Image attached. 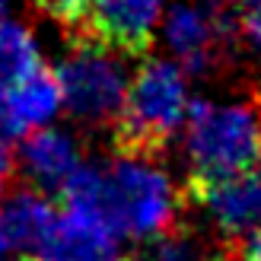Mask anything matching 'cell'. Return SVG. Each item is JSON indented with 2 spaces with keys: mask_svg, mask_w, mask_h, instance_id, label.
<instances>
[{
  "mask_svg": "<svg viewBox=\"0 0 261 261\" xmlns=\"http://www.w3.org/2000/svg\"><path fill=\"white\" fill-rule=\"evenodd\" d=\"M67 211L93 214L115 236L150 242L172 232L181 194L166 169L147 156H118L112 166H80L61 191Z\"/></svg>",
  "mask_w": 261,
  "mask_h": 261,
  "instance_id": "6da1fadb",
  "label": "cell"
},
{
  "mask_svg": "<svg viewBox=\"0 0 261 261\" xmlns=\"http://www.w3.org/2000/svg\"><path fill=\"white\" fill-rule=\"evenodd\" d=\"M181 134L191 181L261 169V102L252 96L191 99Z\"/></svg>",
  "mask_w": 261,
  "mask_h": 261,
  "instance_id": "7a4b0ae2",
  "label": "cell"
},
{
  "mask_svg": "<svg viewBox=\"0 0 261 261\" xmlns=\"http://www.w3.org/2000/svg\"><path fill=\"white\" fill-rule=\"evenodd\" d=\"M191 109L188 76L175 61H143L127 83L124 109L115 121V147L121 156H147L166 147Z\"/></svg>",
  "mask_w": 261,
  "mask_h": 261,
  "instance_id": "3957f363",
  "label": "cell"
},
{
  "mask_svg": "<svg viewBox=\"0 0 261 261\" xmlns=\"http://www.w3.org/2000/svg\"><path fill=\"white\" fill-rule=\"evenodd\" d=\"M55 76L61 83L64 106L80 121L89 124L118 121L130 80L112 48L80 35L73 51L58 64Z\"/></svg>",
  "mask_w": 261,
  "mask_h": 261,
  "instance_id": "277c9868",
  "label": "cell"
},
{
  "mask_svg": "<svg viewBox=\"0 0 261 261\" xmlns=\"http://www.w3.org/2000/svg\"><path fill=\"white\" fill-rule=\"evenodd\" d=\"M163 35L169 51L175 55L178 67L185 73H204L207 67H214L223 55V48L229 45L232 25L223 16V10H217L214 4H175L169 7Z\"/></svg>",
  "mask_w": 261,
  "mask_h": 261,
  "instance_id": "5b68a950",
  "label": "cell"
},
{
  "mask_svg": "<svg viewBox=\"0 0 261 261\" xmlns=\"http://www.w3.org/2000/svg\"><path fill=\"white\" fill-rule=\"evenodd\" d=\"M191 194L211 226L226 239H249L261 226V169L211 181H191Z\"/></svg>",
  "mask_w": 261,
  "mask_h": 261,
  "instance_id": "8992f818",
  "label": "cell"
},
{
  "mask_svg": "<svg viewBox=\"0 0 261 261\" xmlns=\"http://www.w3.org/2000/svg\"><path fill=\"white\" fill-rule=\"evenodd\" d=\"M163 4L166 0H93L80 35L115 55H143L153 42Z\"/></svg>",
  "mask_w": 261,
  "mask_h": 261,
  "instance_id": "52a82bcc",
  "label": "cell"
},
{
  "mask_svg": "<svg viewBox=\"0 0 261 261\" xmlns=\"http://www.w3.org/2000/svg\"><path fill=\"white\" fill-rule=\"evenodd\" d=\"M61 106H64L61 83L45 67L19 83L0 89V140L42 130V124L55 118Z\"/></svg>",
  "mask_w": 261,
  "mask_h": 261,
  "instance_id": "ba28073f",
  "label": "cell"
},
{
  "mask_svg": "<svg viewBox=\"0 0 261 261\" xmlns=\"http://www.w3.org/2000/svg\"><path fill=\"white\" fill-rule=\"evenodd\" d=\"M55 226H58V211L42 191L16 188L0 201V239L13 252L42 258Z\"/></svg>",
  "mask_w": 261,
  "mask_h": 261,
  "instance_id": "9c48e42d",
  "label": "cell"
},
{
  "mask_svg": "<svg viewBox=\"0 0 261 261\" xmlns=\"http://www.w3.org/2000/svg\"><path fill=\"white\" fill-rule=\"evenodd\" d=\"M38 261H127L118 236L93 214L64 211Z\"/></svg>",
  "mask_w": 261,
  "mask_h": 261,
  "instance_id": "30bf717a",
  "label": "cell"
},
{
  "mask_svg": "<svg viewBox=\"0 0 261 261\" xmlns=\"http://www.w3.org/2000/svg\"><path fill=\"white\" fill-rule=\"evenodd\" d=\"M80 150L70 134L55 127L32 130L19 147V169L35 185V191H64L67 181L80 172Z\"/></svg>",
  "mask_w": 261,
  "mask_h": 261,
  "instance_id": "8fae6325",
  "label": "cell"
},
{
  "mask_svg": "<svg viewBox=\"0 0 261 261\" xmlns=\"http://www.w3.org/2000/svg\"><path fill=\"white\" fill-rule=\"evenodd\" d=\"M35 70H42V58L32 32L13 19H0V89L25 80Z\"/></svg>",
  "mask_w": 261,
  "mask_h": 261,
  "instance_id": "7c38bea8",
  "label": "cell"
},
{
  "mask_svg": "<svg viewBox=\"0 0 261 261\" xmlns=\"http://www.w3.org/2000/svg\"><path fill=\"white\" fill-rule=\"evenodd\" d=\"M134 261H204L198 242L181 236V232H166V236H156L150 242H143V249L137 252Z\"/></svg>",
  "mask_w": 261,
  "mask_h": 261,
  "instance_id": "4fadbf2b",
  "label": "cell"
},
{
  "mask_svg": "<svg viewBox=\"0 0 261 261\" xmlns=\"http://www.w3.org/2000/svg\"><path fill=\"white\" fill-rule=\"evenodd\" d=\"M242 29H245V38L261 51V0H255V4L249 7V13H245V22H242Z\"/></svg>",
  "mask_w": 261,
  "mask_h": 261,
  "instance_id": "5bb4252c",
  "label": "cell"
},
{
  "mask_svg": "<svg viewBox=\"0 0 261 261\" xmlns=\"http://www.w3.org/2000/svg\"><path fill=\"white\" fill-rule=\"evenodd\" d=\"M10 172H13V156H10V150H7V143L0 140V191L7 188Z\"/></svg>",
  "mask_w": 261,
  "mask_h": 261,
  "instance_id": "9a60e30c",
  "label": "cell"
},
{
  "mask_svg": "<svg viewBox=\"0 0 261 261\" xmlns=\"http://www.w3.org/2000/svg\"><path fill=\"white\" fill-rule=\"evenodd\" d=\"M245 261H261V226L245 242Z\"/></svg>",
  "mask_w": 261,
  "mask_h": 261,
  "instance_id": "2e32d148",
  "label": "cell"
},
{
  "mask_svg": "<svg viewBox=\"0 0 261 261\" xmlns=\"http://www.w3.org/2000/svg\"><path fill=\"white\" fill-rule=\"evenodd\" d=\"M10 4H13V0H0V16H4V13L10 10Z\"/></svg>",
  "mask_w": 261,
  "mask_h": 261,
  "instance_id": "e0dca14e",
  "label": "cell"
},
{
  "mask_svg": "<svg viewBox=\"0 0 261 261\" xmlns=\"http://www.w3.org/2000/svg\"><path fill=\"white\" fill-rule=\"evenodd\" d=\"M4 255H7V245H4V239H0V261H4Z\"/></svg>",
  "mask_w": 261,
  "mask_h": 261,
  "instance_id": "ac0fdd59",
  "label": "cell"
},
{
  "mask_svg": "<svg viewBox=\"0 0 261 261\" xmlns=\"http://www.w3.org/2000/svg\"><path fill=\"white\" fill-rule=\"evenodd\" d=\"M239 4H249V7H252V4H255V0H239Z\"/></svg>",
  "mask_w": 261,
  "mask_h": 261,
  "instance_id": "d6986e66",
  "label": "cell"
}]
</instances>
